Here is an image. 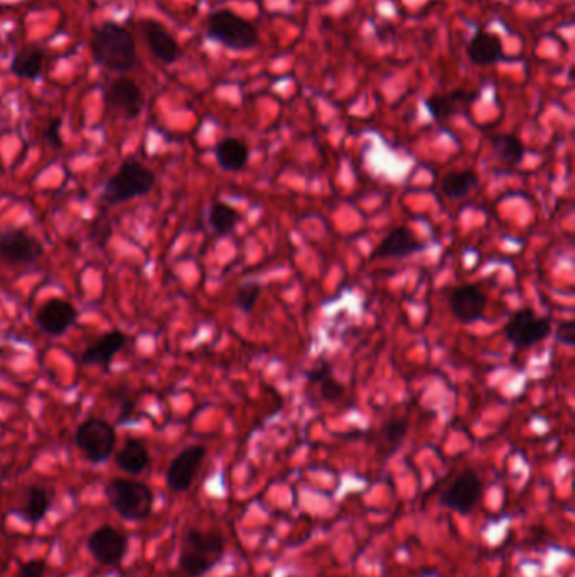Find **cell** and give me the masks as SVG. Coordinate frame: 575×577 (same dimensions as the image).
<instances>
[{"instance_id":"cell-1","label":"cell","mask_w":575,"mask_h":577,"mask_svg":"<svg viewBox=\"0 0 575 577\" xmlns=\"http://www.w3.org/2000/svg\"><path fill=\"white\" fill-rule=\"evenodd\" d=\"M91 53L95 62L113 72H129L137 63L134 36L122 25L113 23L101 25L95 31Z\"/></svg>"},{"instance_id":"cell-2","label":"cell","mask_w":575,"mask_h":577,"mask_svg":"<svg viewBox=\"0 0 575 577\" xmlns=\"http://www.w3.org/2000/svg\"><path fill=\"white\" fill-rule=\"evenodd\" d=\"M223 553L225 542L221 534L191 528L184 535L179 565L187 576H205L220 563Z\"/></svg>"},{"instance_id":"cell-3","label":"cell","mask_w":575,"mask_h":577,"mask_svg":"<svg viewBox=\"0 0 575 577\" xmlns=\"http://www.w3.org/2000/svg\"><path fill=\"white\" fill-rule=\"evenodd\" d=\"M111 508L129 522L148 520L154 506V493L146 483L135 479L113 478L105 486Z\"/></svg>"},{"instance_id":"cell-4","label":"cell","mask_w":575,"mask_h":577,"mask_svg":"<svg viewBox=\"0 0 575 577\" xmlns=\"http://www.w3.org/2000/svg\"><path fill=\"white\" fill-rule=\"evenodd\" d=\"M156 185V174L139 160L127 159L111 176L101 191V201L109 207L144 197Z\"/></svg>"},{"instance_id":"cell-5","label":"cell","mask_w":575,"mask_h":577,"mask_svg":"<svg viewBox=\"0 0 575 577\" xmlns=\"http://www.w3.org/2000/svg\"><path fill=\"white\" fill-rule=\"evenodd\" d=\"M208 36L233 51L254 50L258 44V29L245 17L230 9L215 11L208 17Z\"/></svg>"},{"instance_id":"cell-6","label":"cell","mask_w":575,"mask_h":577,"mask_svg":"<svg viewBox=\"0 0 575 577\" xmlns=\"http://www.w3.org/2000/svg\"><path fill=\"white\" fill-rule=\"evenodd\" d=\"M74 442L81 455L85 456L90 463H105L110 457L115 444H117V432L109 420L103 418H88L74 434Z\"/></svg>"},{"instance_id":"cell-7","label":"cell","mask_w":575,"mask_h":577,"mask_svg":"<svg viewBox=\"0 0 575 577\" xmlns=\"http://www.w3.org/2000/svg\"><path fill=\"white\" fill-rule=\"evenodd\" d=\"M551 332L549 318H539L530 307L518 309L512 321L506 324V338L516 348H530L543 341Z\"/></svg>"},{"instance_id":"cell-8","label":"cell","mask_w":575,"mask_h":577,"mask_svg":"<svg viewBox=\"0 0 575 577\" xmlns=\"http://www.w3.org/2000/svg\"><path fill=\"white\" fill-rule=\"evenodd\" d=\"M146 97L142 88L130 78H117L105 91V105L125 120H132L140 115Z\"/></svg>"},{"instance_id":"cell-9","label":"cell","mask_w":575,"mask_h":577,"mask_svg":"<svg viewBox=\"0 0 575 577\" xmlns=\"http://www.w3.org/2000/svg\"><path fill=\"white\" fill-rule=\"evenodd\" d=\"M44 248L36 236L27 234L19 228H9L0 232V258L15 264L25 265L33 264L43 255Z\"/></svg>"},{"instance_id":"cell-10","label":"cell","mask_w":575,"mask_h":577,"mask_svg":"<svg viewBox=\"0 0 575 577\" xmlns=\"http://www.w3.org/2000/svg\"><path fill=\"white\" fill-rule=\"evenodd\" d=\"M127 535L110 525L97 528L88 539V551L97 563L103 565L119 564L127 553Z\"/></svg>"},{"instance_id":"cell-11","label":"cell","mask_w":575,"mask_h":577,"mask_svg":"<svg viewBox=\"0 0 575 577\" xmlns=\"http://www.w3.org/2000/svg\"><path fill=\"white\" fill-rule=\"evenodd\" d=\"M481 496V479L473 469H467L441 495V504L454 512L465 515L471 514Z\"/></svg>"},{"instance_id":"cell-12","label":"cell","mask_w":575,"mask_h":577,"mask_svg":"<svg viewBox=\"0 0 575 577\" xmlns=\"http://www.w3.org/2000/svg\"><path fill=\"white\" fill-rule=\"evenodd\" d=\"M205 456H206V449L203 446H189L176 456L166 475L169 490L174 493L187 492Z\"/></svg>"},{"instance_id":"cell-13","label":"cell","mask_w":575,"mask_h":577,"mask_svg":"<svg viewBox=\"0 0 575 577\" xmlns=\"http://www.w3.org/2000/svg\"><path fill=\"white\" fill-rule=\"evenodd\" d=\"M78 318L76 307L64 299H51L39 309L36 321L41 332L51 336H62L68 332Z\"/></svg>"},{"instance_id":"cell-14","label":"cell","mask_w":575,"mask_h":577,"mask_svg":"<svg viewBox=\"0 0 575 577\" xmlns=\"http://www.w3.org/2000/svg\"><path fill=\"white\" fill-rule=\"evenodd\" d=\"M488 304L486 294L476 285H463L449 297V307L454 316L463 322L481 320Z\"/></svg>"},{"instance_id":"cell-15","label":"cell","mask_w":575,"mask_h":577,"mask_svg":"<svg viewBox=\"0 0 575 577\" xmlns=\"http://www.w3.org/2000/svg\"><path fill=\"white\" fill-rule=\"evenodd\" d=\"M424 248V244L412 234L407 226H398L387 235L377 250L373 252V258H405L414 255Z\"/></svg>"},{"instance_id":"cell-16","label":"cell","mask_w":575,"mask_h":577,"mask_svg":"<svg viewBox=\"0 0 575 577\" xmlns=\"http://www.w3.org/2000/svg\"><path fill=\"white\" fill-rule=\"evenodd\" d=\"M125 343H127V336L122 332H107L90 348H86L80 360L86 367L109 369L111 360L119 351H122Z\"/></svg>"},{"instance_id":"cell-17","label":"cell","mask_w":575,"mask_h":577,"mask_svg":"<svg viewBox=\"0 0 575 577\" xmlns=\"http://www.w3.org/2000/svg\"><path fill=\"white\" fill-rule=\"evenodd\" d=\"M142 29H144V36L148 39L149 48L159 62L164 64L177 62L181 54L179 44L164 25L158 21H146Z\"/></svg>"},{"instance_id":"cell-18","label":"cell","mask_w":575,"mask_h":577,"mask_svg":"<svg viewBox=\"0 0 575 577\" xmlns=\"http://www.w3.org/2000/svg\"><path fill=\"white\" fill-rule=\"evenodd\" d=\"M467 58L477 66H488L503 58V43L498 34L479 29L467 44Z\"/></svg>"},{"instance_id":"cell-19","label":"cell","mask_w":575,"mask_h":577,"mask_svg":"<svg viewBox=\"0 0 575 577\" xmlns=\"http://www.w3.org/2000/svg\"><path fill=\"white\" fill-rule=\"evenodd\" d=\"M115 463L129 475H140L150 463L146 444L139 439H127L115 455Z\"/></svg>"},{"instance_id":"cell-20","label":"cell","mask_w":575,"mask_h":577,"mask_svg":"<svg viewBox=\"0 0 575 577\" xmlns=\"http://www.w3.org/2000/svg\"><path fill=\"white\" fill-rule=\"evenodd\" d=\"M250 158V149L242 139L226 137L216 146V160L225 171L244 169Z\"/></svg>"},{"instance_id":"cell-21","label":"cell","mask_w":575,"mask_h":577,"mask_svg":"<svg viewBox=\"0 0 575 577\" xmlns=\"http://www.w3.org/2000/svg\"><path fill=\"white\" fill-rule=\"evenodd\" d=\"M51 508V493L44 486H31L25 492L24 502L17 510V515L25 522L36 525L44 516L48 515Z\"/></svg>"},{"instance_id":"cell-22","label":"cell","mask_w":575,"mask_h":577,"mask_svg":"<svg viewBox=\"0 0 575 577\" xmlns=\"http://www.w3.org/2000/svg\"><path fill=\"white\" fill-rule=\"evenodd\" d=\"M476 95H469L467 91L463 90H457V91H451L449 95H434L426 101L427 105V111H430V115L444 122L447 120L449 117H453L454 111L457 109L459 103H465V101H471Z\"/></svg>"},{"instance_id":"cell-23","label":"cell","mask_w":575,"mask_h":577,"mask_svg":"<svg viewBox=\"0 0 575 577\" xmlns=\"http://www.w3.org/2000/svg\"><path fill=\"white\" fill-rule=\"evenodd\" d=\"M43 62H44V53L39 48H27L23 50L13 62L14 74L24 80H36L43 72Z\"/></svg>"},{"instance_id":"cell-24","label":"cell","mask_w":575,"mask_h":577,"mask_svg":"<svg viewBox=\"0 0 575 577\" xmlns=\"http://www.w3.org/2000/svg\"><path fill=\"white\" fill-rule=\"evenodd\" d=\"M240 220V213L226 203H213L209 208V226L216 235L232 234Z\"/></svg>"},{"instance_id":"cell-25","label":"cell","mask_w":575,"mask_h":577,"mask_svg":"<svg viewBox=\"0 0 575 577\" xmlns=\"http://www.w3.org/2000/svg\"><path fill=\"white\" fill-rule=\"evenodd\" d=\"M479 185L477 174L474 171H459L447 174L442 179V193L447 197H463L469 195Z\"/></svg>"},{"instance_id":"cell-26","label":"cell","mask_w":575,"mask_h":577,"mask_svg":"<svg viewBox=\"0 0 575 577\" xmlns=\"http://www.w3.org/2000/svg\"><path fill=\"white\" fill-rule=\"evenodd\" d=\"M493 150H494V156L508 166L520 164L525 156L523 142L518 137L508 136V134L493 139Z\"/></svg>"},{"instance_id":"cell-27","label":"cell","mask_w":575,"mask_h":577,"mask_svg":"<svg viewBox=\"0 0 575 577\" xmlns=\"http://www.w3.org/2000/svg\"><path fill=\"white\" fill-rule=\"evenodd\" d=\"M408 430V422L404 418H395L387 422L379 430V449L387 455H392L398 447V444L404 441L405 434Z\"/></svg>"},{"instance_id":"cell-28","label":"cell","mask_w":575,"mask_h":577,"mask_svg":"<svg viewBox=\"0 0 575 577\" xmlns=\"http://www.w3.org/2000/svg\"><path fill=\"white\" fill-rule=\"evenodd\" d=\"M262 294V285L258 283L242 284L235 295V306L238 307L242 313H252L257 304L258 297Z\"/></svg>"},{"instance_id":"cell-29","label":"cell","mask_w":575,"mask_h":577,"mask_svg":"<svg viewBox=\"0 0 575 577\" xmlns=\"http://www.w3.org/2000/svg\"><path fill=\"white\" fill-rule=\"evenodd\" d=\"M319 387H321V397H322L324 400H328V402L340 400V399L343 397L344 387L340 381L334 380L332 375L328 377L326 380L321 381Z\"/></svg>"},{"instance_id":"cell-30","label":"cell","mask_w":575,"mask_h":577,"mask_svg":"<svg viewBox=\"0 0 575 577\" xmlns=\"http://www.w3.org/2000/svg\"><path fill=\"white\" fill-rule=\"evenodd\" d=\"M331 375H332V369H331L330 363L326 360H321L318 365L307 373V380L309 383H318L319 385L321 381L326 380Z\"/></svg>"},{"instance_id":"cell-31","label":"cell","mask_w":575,"mask_h":577,"mask_svg":"<svg viewBox=\"0 0 575 577\" xmlns=\"http://www.w3.org/2000/svg\"><path fill=\"white\" fill-rule=\"evenodd\" d=\"M17 577H46V564L43 561H29L21 565Z\"/></svg>"},{"instance_id":"cell-32","label":"cell","mask_w":575,"mask_h":577,"mask_svg":"<svg viewBox=\"0 0 575 577\" xmlns=\"http://www.w3.org/2000/svg\"><path fill=\"white\" fill-rule=\"evenodd\" d=\"M557 340L563 344H574L575 340V324L574 321H563L562 324L557 330Z\"/></svg>"},{"instance_id":"cell-33","label":"cell","mask_w":575,"mask_h":577,"mask_svg":"<svg viewBox=\"0 0 575 577\" xmlns=\"http://www.w3.org/2000/svg\"><path fill=\"white\" fill-rule=\"evenodd\" d=\"M60 130H62V120L56 119V120L51 122L50 129H48V139H50L54 146H58V148L62 146V134H60Z\"/></svg>"}]
</instances>
